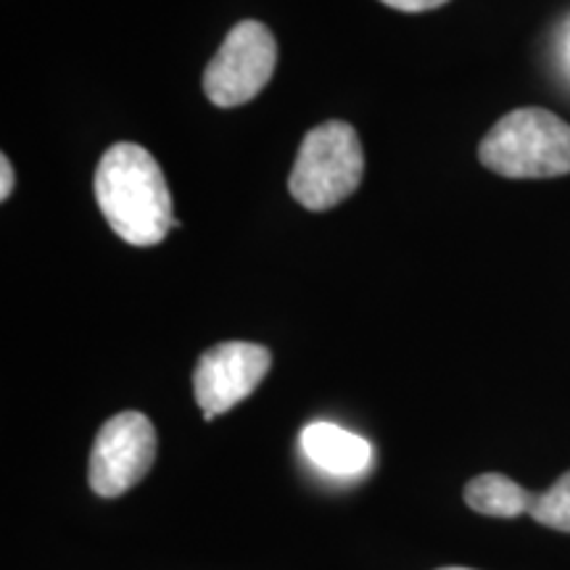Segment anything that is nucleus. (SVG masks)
Instances as JSON below:
<instances>
[{"mask_svg": "<svg viewBox=\"0 0 570 570\" xmlns=\"http://www.w3.org/2000/svg\"><path fill=\"white\" fill-rule=\"evenodd\" d=\"M92 188L98 209L125 244L159 246L177 225L159 161L138 142L111 146L98 164Z\"/></svg>", "mask_w": 570, "mask_h": 570, "instance_id": "f257e3e1", "label": "nucleus"}, {"mask_svg": "<svg viewBox=\"0 0 570 570\" xmlns=\"http://www.w3.org/2000/svg\"><path fill=\"white\" fill-rule=\"evenodd\" d=\"M479 159L510 180H547L570 173V125L529 106L504 114L479 146Z\"/></svg>", "mask_w": 570, "mask_h": 570, "instance_id": "f03ea898", "label": "nucleus"}, {"mask_svg": "<svg viewBox=\"0 0 570 570\" xmlns=\"http://www.w3.org/2000/svg\"><path fill=\"white\" fill-rule=\"evenodd\" d=\"M362 175L365 154L360 135L352 125L331 119L304 135L288 190L306 209L325 212L346 202L360 188Z\"/></svg>", "mask_w": 570, "mask_h": 570, "instance_id": "7ed1b4c3", "label": "nucleus"}, {"mask_svg": "<svg viewBox=\"0 0 570 570\" xmlns=\"http://www.w3.org/2000/svg\"><path fill=\"white\" fill-rule=\"evenodd\" d=\"M275 63L277 42L269 27L256 19L238 21L204 71L206 98L223 109L248 104L265 90Z\"/></svg>", "mask_w": 570, "mask_h": 570, "instance_id": "20e7f679", "label": "nucleus"}, {"mask_svg": "<svg viewBox=\"0 0 570 570\" xmlns=\"http://www.w3.org/2000/svg\"><path fill=\"white\" fill-rule=\"evenodd\" d=\"M156 444V428L142 412H119L106 420L92 441L90 489L106 499L122 497L148 475Z\"/></svg>", "mask_w": 570, "mask_h": 570, "instance_id": "39448f33", "label": "nucleus"}, {"mask_svg": "<svg viewBox=\"0 0 570 570\" xmlns=\"http://www.w3.org/2000/svg\"><path fill=\"white\" fill-rule=\"evenodd\" d=\"M273 365L269 348L248 341H225L202 354L194 373L196 402L206 420L225 415L248 399Z\"/></svg>", "mask_w": 570, "mask_h": 570, "instance_id": "423d86ee", "label": "nucleus"}, {"mask_svg": "<svg viewBox=\"0 0 570 570\" xmlns=\"http://www.w3.org/2000/svg\"><path fill=\"white\" fill-rule=\"evenodd\" d=\"M302 449L320 470L331 475H341V479L365 473L373 465V446H370V441L336 423H325V420L304 428Z\"/></svg>", "mask_w": 570, "mask_h": 570, "instance_id": "0eeeda50", "label": "nucleus"}, {"mask_svg": "<svg viewBox=\"0 0 570 570\" xmlns=\"http://www.w3.org/2000/svg\"><path fill=\"white\" fill-rule=\"evenodd\" d=\"M531 491L502 473L475 475L465 487V504L479 515L518 518L529 512Z\"/></svg>", "mask_w": 570, "mask_h": 570, "instance_id": "6e6552de", "label": "nucleus"}, {"mask_svg": "<svg viewBox=\"0 0 570 570\" xmlns=\"http://www.w3.org/2000/svg\"><path fill=\"white\" fill-rule=\"evenodd\" d=\"M525 515H531L547 529L570 533V470L562 473L544 494H531Z\"/></svg>", "mask_w": 570, "mask_h": 570, "instance_id": "1a4fd4ad", "label": "nucleus"}, {"mask_svg": "<svg viewBox=\"0 0 570 570\" xmlns=\"http://www.w3.org/2000/svg\"><path fill=\"white\" fill-rule=\"evenodd\" d=\"M381 3H386L391 9L404 11V13H423V11L439 9V6L449 3V0H381Z\"/></svg>", "mask_w": 570, "mask_h": 570, "instance_id": "9d476101", "label": "nucleus"}, {"mask_svg": "<svg viewBox=\"0 0 570 570\" xmlns=\"http://www.w3.org/2000/svg\"><path fill=\"white\" fill-rule=\"evenodd\" d=\"M0 173H3V177H0V198H9L11 190H13V167L9 161V156H0Z\"/></svg>", "mask_w": 570, "mask_h": 570, "instance_id": "9b49d317", "label": "nucleus"}, {"mask_svg": "<svg viewBox=\"0 0 570 570\" xmlns=\"http://www.w3.org/2000/svg\"><path fill=\"white\" fill-rule=\"evenodd\" d=\"M439 570H473V568H454L452 566V568H439Z\"/></svg>", "mask_w": 570, "mask_h": 570, "instance_id": "f8f14e48", "label": "nucleus"}, {"mask_svg": "<svg viewBox=\"0 0 570 570\" xmlns=\"http://www.w3.org/2000/svg\"><path fill=\"white\" fill-rule=\"evenodd\" d=\"M568 56H570V40H568Z\"/></svg>", "mask_w": 570, "mask_h": 570, "instance_id": "ddd939ff", "label": "nucleus"}]
</instances>
